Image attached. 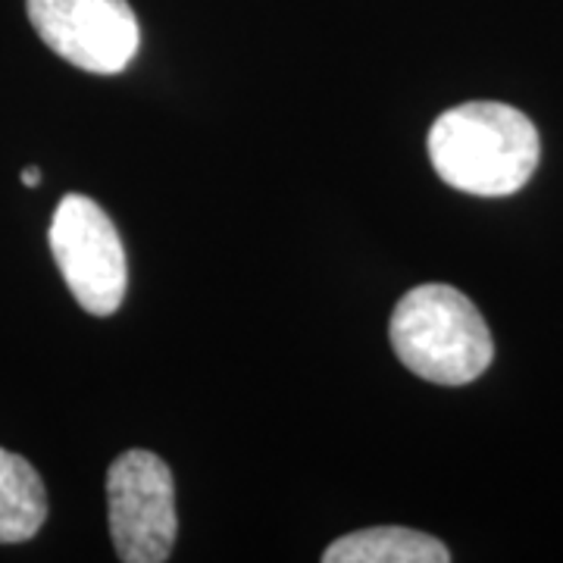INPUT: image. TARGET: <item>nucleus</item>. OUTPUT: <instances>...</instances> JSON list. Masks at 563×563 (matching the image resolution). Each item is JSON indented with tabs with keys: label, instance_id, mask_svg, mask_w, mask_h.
Segmentation results:
<instances>
[{
	"label": "nucleus",
	"instance_id": "nucleus-5",
	"mask_svg": "<svg viewBox=\"0 0 563 563\" xmlns=\"http://www.w3.org/2000/svg\"><path fill=\"white\" fill-rule=\"evenodd\" d=\"M38 38L76 69L117 76L135 60L141 29L129 0H25Z\"/></svg>",
	"mask_w": 563,
	"mask_h": 563
},
{
	"label": "nucleus",
	"instance_id": "nucleus-7",
	"mask_svg": "<svg viewBox=\"0 0 563 563\" xmlns=\"http://www.w3.org/2000/svg\"><path fill=\"white\" fill-rule=\"evenodd\" d=\"M47 520V492L32 463L0 448V544L38 536Z\"/></svg>",
	"mask_w": 563,
	"mask_h": 563
},
{
	"label": "nucleus",
	"instance_id": "nucleus-3",
	"mask_svg": "<svg viewBox=\"0 0 563 563\" xmlns=\"http://www.w3.org/2000/svg\"><path fill=\"white\" fill-rule=\"evenodd\" d=\"M66 288L91 317H113L125 301L129 261L120 232L101 203L88 195H66L47 232Z\"/></svg>",
	"mask_w": 563,
	"mask_h": 563
},
{
	"label": "nucleus",
	"instance_id": "nucleus-8",
	"mask_svg": "<svg viewBox=\"0 0 563 563\" xmlns=\"http://www.w3.org/2000/svg\"><path fill=\"white\" fill-rule=\"evenodd\" d=\"M22 185H29V188L41 185V169H38V166H25V169H22Z\"/></svg>",
	"mask_w": 563,
	"mask_h": 563
},
{
	"label": "nucleus",
	"instance_id": "nucleus-6",
	"mask_svg": "<svg viewBox=\"0 0 563 563\" xmlns=\"http://www.w3.org/2000/svg\"><path fill=\"white\" fill-rule=\"evenodd\" d=\"M325 563H448L451 554L439 539L407 526H373L332 542Z\"/></svg>",
	"mask_w": 563,
	"mask_h": 563
},
{
	"label": "nucleus",
	"instance_id": "nucleus-1",
	"mask_svg": "<svg viewBox=\"0 0 563 563\" xmlns=\"http://www.w3.org/2000/svg\"><path fill=\"white\" fill-rule=\"evenodd\" d=\"M426 144L439 179L476 198L517 195L542 157L532 120L498 101H470L444 110L432 122Z\"/></svg>",
	"mask_w": 563,
	"mask_h": 563
},
{
	"label": "nucleus",
	"instance_id": "nucleus-4",
	"mask_svg": "<svg viewBox=\"0 0 563 563\" xmlns=\"http://www.w3.org/2000/svg\"><path fill=\"white\" fill-rule=\"evenodd\" d=\"M107 517L120 561H169L179 532V517H176V483L163 457L144 448H132L110 463Z\"/></svg>",
	"mask_w": 563,
	"mask_h": 563
},
{
	"label": "nucleus",
	"instance_id": "nucleus-2",
	"mask_svg": "<svg viewBox=\"0 0 563 563\" xmlns=\"http://www.w3.org/2000/svg\"><path fill=\"white\" fill-rule=\"evenodd\" d=\"M391 347L426 383L466 385L492 366L488 322L463 291L429 282L407 291L388 322Z\"/></svg>",
	"mask_w": 563,
	"mask_h": 563
}]
</instances>
